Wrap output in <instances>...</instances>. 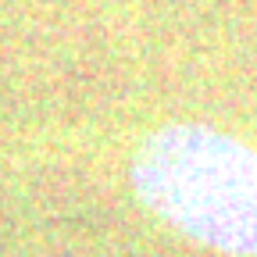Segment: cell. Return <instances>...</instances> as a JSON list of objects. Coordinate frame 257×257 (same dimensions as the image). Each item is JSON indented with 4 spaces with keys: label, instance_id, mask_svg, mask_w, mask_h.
<instances>
[{
    "label": "cell",
    "instance_id": "1",
    "mask_svg": "<svg viewBox=\"0 0 257 257\" xmlns=\"http://www.w3.org/2000/svg\"><path fill=\"white\" fill-rule=\"evenodd\" d=\"M140 204L214 253L257 257V140L175 121L143 136L128 165Z\"/></svg>",
    "mask_w": 257,
    "mask_h": 257
}]
</instances>
